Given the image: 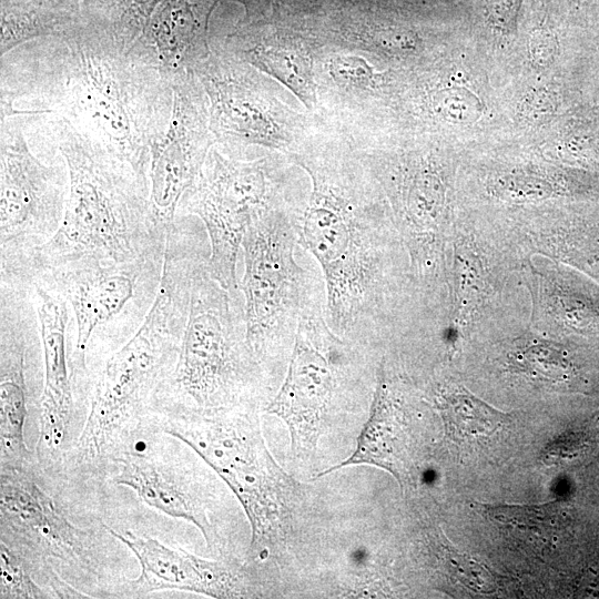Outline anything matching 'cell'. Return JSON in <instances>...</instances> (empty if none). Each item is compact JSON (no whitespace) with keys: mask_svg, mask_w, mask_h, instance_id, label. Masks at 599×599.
I'll use <instances>...</instances> for the list:
<instances>
[{"mask_svg":"<svg viewBox=\"0 0 599 599\" xmlns=\"http://www.w3.org/2000/svg\"><path fill=\"white\" fill-rule=\"evenodd\" d=\"M286 156L311 181L297 242L322 270L328 325L374 353L404 285L383 191L353 143L318 119Z\"/></svg>","mask_w":599,"mask_h":599,"instance_id":"1","label":"cell"},{"mask_svg":"<svg viewBox=\"0 0 599 599\" xmlns=\"http://www.w3.org/2000/svg\"><path fill=\"white\" fill-rule=\"evenodd\" d=\"M0 83L1 115L63 120L150 179L172 81L104 32L82 21L65 35L26 42L1 57Z\"/></svg>","mask_w":599,"mask_h":599,"instance_id":"2","label":"cell"},{"mask_svg":"<svg viewBox=\"0 0 599 599\" xmlns=\"http://www.w3.org/2000/svg\"><path fill=\"white\" fill-rule=\"evenodd\" d=\"M0 542L20 556L50 598H121L111 568L126 547L102 506L75 497L84 475L35 454L0 464Z\"/></svg>","mask_w":599,"mask_h":599,"instance_id":"3","label":"cell"},{"mask_svg":"<svg viewBox=\"0 0 599 599\" xmlns=\"http://www.w3.org/2000/svg\"><path fill=\"white\" fill-rule=\"evenodd\" d=\"M156 301L142 327L93 376L85 423L61 463L101 478L108 459L155 424V394L175 364L190 295L191 252L167 242Z\"/></svg>","mask_w":599,"mask_h":599,"instance_id":"4","label":"cell"},{"mask_svg":"<svg viewBox=\"0 0 599 599\" xmlns=\"http://www.w3.org/2000/svg\"><path fill=\"white\" fill-rule=\"evenodd\" d=\"M206 231L193 251L190 295L173 369L160 385L154 414L206 416L256 407L273 386L247 339L242 293L231 294L212 275Z\"/></svg>","mask_w":599,"mask_h":599,"instance_id":"5","label":"cell"},{"mask_svg":"<svg viewBox=\"0 0 599 599\" xmlns=\"http://www.w3.org/2000/svg\"><path fill=\"white\" fill-rule=\"evenodd\" d=\"M70 177L64 217L38 252L31 276L92 256L128 261L165 245L166 227L153 216L150 179L68 122L45 119Z\"/></svg>","mask_w":599,"mask_h":599,"instance_id":"6","label":"cell"},{"mask_svg":"<svg viewBox=\"0 0 599 599\" xmlns=\"http://www.w3.org/2000/svg\"><path fill=\"white\" fill-rule=\"evenodd\" d=\"M305 200L256 216L241 245L247 339L273 387L288 364L300 319L326 309L321 267L296 260V223Z\"/></svg>","mask_w":599,"mask_h":599,"instance_id":"7","label":"cell"},{"mask_svg":"<svg viewBox=\"0 0 599 599\" xmlns=\"http://www.w3.org/2000/svg\"><path fill=\"white\" fill-rule=\"evenodd\" d=\"M164 252L165 245L128 261L85 256L35 274L33 281L59 292L71 307L70 366L80 388L91 389L103 363L142 327L160 291Z\"/></svg>","mask_w":599,"mask_h":599,"instance_id":"8","label":"cell"},{"mask_svg":"<svg viewBox=\"0 0 599 599\" xmlns=\"http://www.w3.org/2000/svg\"><path fill=\"white\" fill-rule=\"evenodd\" d=\"M288 158L280 152L247 158L213 144L200 175L183 194L176 215L199 217L210 241V268L231 294H240L236 264L248 224L258 215L306 197L295 193Z\"/></svg>","mask_w":599,"mask_h":599,"instance_id":"9","label":"cell"},{"mask_svg":"<svg viewBox=\"0 0 599 599\" xmlns=\"http://www.w3.org/2000/svg\"><path fill=\"white\" fill-rule=\"evenodd\" d=\"M26 114L1 115L0 282L32 283L39 250L59 231L69 196L64 158L47 164L32 153Z\"/></svg>","mask_w":599,"mask_h":599,"instance_id":"10","label":"cell"},{"mask_svg":"<svg viewBox=\"0 0 599 599\" xmlns=\"http://www.w3.org/2000/svg\"><path fill=\"white\" fill-rule=\"evenodd\" d=\"M209 101L210 130L227 153L247 156L252 146L290 153L316 116L287 103L276 81L212 42L193 70Z\"/></svg>","mask_w":599,"mask_h":599,"instance_id":"11","label":"cell"},{"mask_svg":"<svg viewBox=\"0 0 599 599\" xmlns=\"http://www.w3.org/2000/svg\"><path fill=\"white\" fill-rule=\"evenodd\" d=\"M372 355L334 333L325 308L300 319L286 376L266 406L287 424L294 448L314 441L333 409L363 400Z\"/></svg>","mask_w":599,"mask_h":599,"instance_id":"12","label":"cell"},{"mask_svg":"<svg viewBox=\"0 0 599 599\" xmlns=\"http://www.w3.org/2000/svg\"><path fill=\"white\" fill-rule=\"evenodd\" d=\"M253 408L169 419L163 433L192 448L234 491L252 525L251 550L260 551L283 527L286 491L292 486L271 463Z\"/></svg>","mask_w":599,"mask_h":599,"instance_id":"13","label":"cell"},{"mask_svg":"<svg viewBox=\"0 0 599 599\" xmlns=\"http://www.w3.org/2000/svg\"><path fill=\"white\" fill-rule=\"evenodd\" d=\"M32 285L0 283V464L32 457L24 440L31 412L39 413L44 354Z\"/></svg>","mask_w":599,"mask_h":599,"instance_id":"14","label":"cell"},{"mask_svg":"<svg viewBox=\"0 0 599 599\" xmlns=\"http://www.w3.org/2000/svg\"><path fill=\"white\" fill-rule=\"evenodd\" d=\"M33 302L39 316L44 354V386L38 413L35 456L44 465L63 461L84 424L90 396L77 385L70 366L75 329L68 301L55 290L33 281Z\"/></svg>","mask_w":599,"mask_h":599,"instance_id":"15","label":"cell"},{"mask_svg":"<svg viewBox=\"0 0 599 599\" xmlns=\"http://www.w3.org/2000/svg\"><path fill=\"white\" fill-rule=\"evenodd\" d=\"M173 108L164 135L153 145L150 163V203L164 227L175 220L183 194L201 173L215 143L210 130L209 101L194 74L173 80Z\"/></svg>","mask_w":599,"mask_h":599,"instance_id":"16","label":"cell"},{"mask_svg":"<svg viewBox=\"0 0 599 599\" xmlns=\"http://www.w3.org/2000/svg\"><path fill=\"white\" fill-rule=\"evenodd\" d=\"M399 72L379 69L364 54L326 47L316 65L313 114L349 141L378 132Z\"/></svg>","mask_w":599,"mask_h":599,"instance_id":"17","label":"cell"},{"mask_svg":"<svg viewBox=\"0 0 599 599\" xmlns=\"http://www.w3.org/2000/svg\"><path fill=\"white\" fill-rule=\"evenodd\" d=\"M219 43L230 54L286 88L308 112H315L316 65L327 45L316 34L309 20L237 23Z\"/></svg>","mask_w":599,"mask_h":599,"instance_id":"18","label":"cell"},{"mask_svg":"<svg viewBox=\"0 0 599 599\" xmlns=\"http://www.w3.org/2000/svg\"><path fill=\"white\" fill-rule=\"evenodd\" d=\"M136 557L141 572L128 579L121 598H143L161 590H183L212 598L250 597L242 567L227 559L207 560L184 549L169 547L151 537L110 527Z\"/></svg>","mask_w":599,"mask_h":599,"instance_id":"19","label":"cell"},{"mask_svg":"<svg viewBox=\"0 0 599 599\" xmlns=\"http://www.w3.org/2000/svg\"><path fill=\"white\" fill-rule=\"evenodd\" d=\"M159 430H146L111 456L101 477L131 488L142 501L159 511L192 522L201 530L209 547H213L215 532L191 479L179 465L155 453Z\"/></svg>","mask_w":599,"mask_h":599,"instance_id":"20","label":"cell"},{"mask_svg":"<svg viewBox=\"0 0 599 599\" xmlns=\"http://www.w3.org/2000/svg\"><path fill=\"white\" fill-rule=\"evenodd\" d=\"M213 0H162L130 50L171 79L193 72L211 51Z\"/></svg>","mask_w":599,"mask_h":599,"instance_id":"21","label":"cell"},{"mask_svg":"<svg viewBox=\"0 0 599 599\" xmlns=\"http://www.w3.org/2000/svg\"><path fill=\"white\" fill-rule=\"evenodd\" d=\"M400 408L385 365L384 357L376 367V387L370 416L358 438L355 453L344 463L321 475L353 464H373L388 470L403 487L406 477L400 440Z\"/></svg>","mask_w":599,"mask_h":599,"instance_id":"22","label":"cell"},{"mask_svg":"<svg viewBox=\"0 0 599 599\" xmlns=\"http://www.w3.org/2000/svg\"><path fill=\"white\" fill-rule=\"evenodd\" d=\"M81 23L78 13L34 1L0 0L1 57L35 39L65 35Z\"/></svg>","mask_w":599,"mask_h":599,"instance_id":"23","label":"cell"},{"mask_svg":"<svg viewBox=\"0 0 599 599\" xmlns=\"http://www.w3.org/2000/svg\"><path fill=\"white\" fill-rule=\"evenodd\" d=\"M162 0H84L80 14L84 23L104 32L130 50Z\"/></svg>","mask_w":599,"mask_h":599,"instance_id":"24","label":"cell"},{"mask_svg":"<svg viewBox=\"0 0 599 599\" xmlns=\"http://www.w3.org/2000/svg\"><path fill=\"white\" fill-rule=\"evenodd\" d=\"M440 410L449 436L456 440L487 437L509 420L508 415L464 393L444 396Z\"/></svg>","mask_w":599,"mask_h":599,"instance_id":"25","label":"cell"},{"mask_svg":"<svg viewBox=\"0 0 599 599\" xmlns=\"http://www.w3.org/2000/svg\"><path fill=\"white\" fill-rule=\"evenodd\" d=\"M422 112L437 121L468 124L477 121L484 110L479 98L463 87L445 85L427 88L419 93Z\"/></svg>","mask_w":599,"mask_h":599,"instance_id":"26","label":"cell"},{"mask_svg":"<svg viewBox=\"0 0 599 599\" xmlns=\"http://www.w3.org/2000/svg\"><path fill=\"white\" fill-rule=\"evenodd\" d=\"M234 1L243 6L241 24L303 22L332 8L329 0H213Z\"/></svg>","mask_w":599,"mask_h":599,"instance_id":"27","label":"cell"},{"mask_svg":"<svg viewBox=\"0 0 599 599\" xmlns=\"http://www.w3.org/2000/svg\"><path fill=\"white\" fill-rule=\"evenodd\" d=\"M556 507L550 504L537 506H485V512L494 521L514 530L518 537L548 540L554 526Z\"/></svg>","mask_w":599,"mask_h":599,"instance_id":"28","label":"cell"},{"mask_svg":"<svg viewBox=\"0 0 599 599\" xmlns=\"http://www.w3.org/2000/svg\"><path fill=\"white\" fill-rule=\"evenodd\" d=\"M0 598H49L26 562L0 542Z\"/></svg>","mask_w":599,"mask_h":599,"instance_id":"29","label":"cell"},{"mask_svg":"<svg viewBox=\"0 0 599 599\" xmlns=\"http://www.w3.org/2000/svg\"><path fill=\"white\" fill-rule=\"evenodd\" d=\"M521 368L534 374L557 379H565L571 374V365L552 348L535 347L524 353Z\"/></svg>","mask_w":599,"mask_h":599,"instance_id":"30","label":"cell"},{"mask_svg":"<svg viewBox=\"0 0 599 599\" xmlns=\"http://www.w3.org/2000/svg\"><path fill=\"white\" fill-rule=\"evenodd\" d=\"M555 111V100L549 91L537 89L528 92L520 104V119L528 124L547 121Z\"/></svg>","mask_w":599,"mask_h":599,"instance_id":"31","label":"cell"},{"mask_svg":"<svg viewBox=\"0 0 599 599\" xmlns=\"http://www.w3.org/2000/svg\"><path fill=\"white\" fill-rule=\"evenodd\" d=\"M557 48V38L549 29H536L529 37L528 53L536 67H548L555 59Z\"/></svg>","mask_w":599,"mask_h":599,"instance_id":"32","label":"cell"},{"mask_svg":"<svg viewBox=\"0 0 599 599\" xmlns=\"http://www.w3.org/2000/svg\"><path fill=\"white\" fill-rule=\"evenodd\" d=\"M521 0H486L485 10L489 23L501 32L515 29Z\"/></svg>","mask_w":599,"mask_h":599,"instance_id":"33","label":"cell"},{"mask_svg":"<svg viewBox=\"0 0 599 599\" xmlns=\"http://www.w3.org/2000/svg\"><path fill=\"white\" fill-rule=\"evenodd\" d=\"M332 8H352L358 10L388 12L394 1L398 0H329Z\"/></svg>","mask_w":599,"mask_h":599,"instance_id":"34","label":"cell"},{"mask_svg":"<svg viewBox=\"0 0 599 599\" xmlns=\"http://www.w3.org/2000/svg\"><path fill=\"white\" fill-rule=\"evenodd\" d=\"M40 3L53 9L70 11L80 14V8L84 0H38Z\"/></svg>","mask_w":599,"mask_h":599,"instance_id":"35","label":"cell"},{"mask_svg":"<svg viewBox=\"0 0 599 599\" xmlns=\"http://www.w3.org/2000/svg\"><path fill=\"white\" fill-rule=\"evenodd\" d=\"M31 1H37V2H39L38 0H31Z\"/></svg>","mask_w":599,"mask_h":599,"instance_id":"36","label":"cell"}]
</instances>
